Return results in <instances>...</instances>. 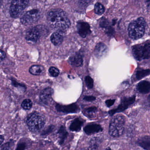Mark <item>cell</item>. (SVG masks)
Listing matches in <instances>:
<instances>
[{
	"instance_id": "1",
	"label": "cell",
	"mask_w": 150,
	"mask_h": 150,
	"mask_svg": "<svg viewBox=\"0 0 150 150\" xmlns=\"http://www.w3.org/2000/svg\"><path fill=\"white\" fill-rule=\"evenodd\" d=\"M47 20L49 25L57 31L65 32L71 25L65 12L59 8L50 10L47 14Z\"/></svg>"
},
{
	"instance_id": "2",
	"label": "cell",
	"mask_w": 150,
	"mask_h": 150,
	"mask_svg": "<svg viewBox=\"0 0 150 150\" xmlns=\"http://www.w3.org/2000/svg\"><path fill=\"white\" fill-rule=\"evenodd\" d=\"M146 22L142 17L138 18L130 23L128 34L131 39L137 40L143 36L145 31Z\"/></svg>"
},
{
	"instance_id": "3",
	"label": "cell",
	"mask_w": 150,
	"mask_h": 150,
	"mask_svg": "<svg viewBox=\"0 0 150 150\" xmlns=\"http://www.w3.org/2000/svg\"><path fill=\"white\" fill-rule=\"evenodd\" d=\"M45 123V117L37 112H34L28 115L27 124L29 129L32 132L40 131Z\"/></svg>"
},
{
	"instance_id": "4",
	"label": "cell",
	"mask_w": 150,
	"mask_h": 150,
	"mask_svg": "<svg viewBox=\"0 0 150 150\" xmlns=\"http://www.w3.org/2000/svg\"><path fill=\"white\" fill-rule=\"evenodd\" d=\"M125 118L121 115L115 116L112 118L110 123L109 133L113 137L122 136L124 132Z\"/></svg>"
},
{
	"instance_id": "5",
	"label": "cell",
	"mask_w": 150,
	"mask_h": 150,
	"mask_svg": "<svg viewBox=\"0 0 150 150\" xmlns=\"http://www.w3.org/2000/svg\"><path fill=\"white\" fill-rule=\"evenodd\" d=\"M49 33V30L44 25H38L31 28L27 32L25 38L28 42L36 43L44 36Z\"/></svg>"
},
{
	"instance_id": "6",
	"label": "cell",
	"mask_w": 150,
	"mask_h": 150,
	"mask_svg": "<svg viewBox=\"0 0 150 150\" xmlns=\"http://www.w3.org/2000/svg\"><path fill=\"white\" fill-rule=\"evenodd\" d=\"M132 54L139 61L150 58V44L138 45L132 48Z\"/></svg>"
},
{
	"instance_id": "7",
	"label": "cell",
	"mask_w": 150,
	"mask_h": 150,
	"mask_svg": "<svg viewBox=\"0 0 150 150\" xmlns=\"http://www.w3.org/2000/svg\"><path fill=\"white\" fill-rule=\"evenodd\" d=\"M30 0H12L10 7L11 17L16 18L21 15L28 4Z\"/></svg>"
},
{
	"instance_id": "8",
	"label": "cell",
	"mask_w": 150,
	"mask_h": 150,
	"mask_svg": "<svg viewBox=\"0 0 150 150\" xmlns=\"http://www.w3.org/2000/svg\"><path fill=\"white\" fill-rule=\"evenodd\" d=\"M40 13L37 9H32L26 12L21 18V22L23 25H29L36 22L40 17Z\"/></svg>"
},
{
	"instance_id": "9",
	"label": "cell",
	"mask_w": 150,
	"mask_h": 150,
	"mask_svg": "<svg viewBox=\"0 0 150 150\" xmlns=\"http://www.w3.org/2000/svg\"><path fill=\"white\" fill-rule=\"evenodd\" d=\"M136 96H133L131 97H124L121 100V103H120L117 108L110 110L109 113L110 116L113 115L116 113L122 112L128 108L131 105L133 104L135 102Z\"/></svg>"
},
{
	"instance_id": "10",
	"label": "cell",
	"mask_w": 150,
	"mask_h": 150,
	"mask_svg": "<svg viewBox=\"0 0 150 150\" xmlns=\"http://www.w3.org/2000/svg\"><path fill=\"white\" fill-rule=\"evenodd\" d=\"M54 93V90L51 88H45L40 93V99L44 104L48 105L52 100V96Z\"/></svg>"
},
{
	"instance_id": "11",
	"label": "cell",
	"mask_w": 150,
	"mask_h": 150,
	"mask_svg": "<svg viewBox=\"0 0 150 150\" xmlns=\"http://www.w3.org/2000/svg\"><path fill=\"white\" fill-rule=\"evenodd\" d=\"M77 28L78 33L83 38H85L91 33L90 27L87 23L79 21L77 23Z\"/></svg>"
},
{
	"instance_id": "12",
	"label": "cell",
	"mask_w": 150,
	"mask_h": 150,
	"mask_svg": "<svg viewBox=\"0 0 150 150\" xmlns=\"http://www.w3.org/2000/svg\"><path fill=\"white\" fill-rule=\"evenodd\" d=\"M56 109L57 111L64 113H77L79 111V108L76 104H72L67 106L61 105H56Z\"/></svg>"
},
{
	"instance_id": "13",
	"label": "cell",
	"mask_w": 150,
	"mask_h": 150,
	"mask_svg": "<svg viewBox=\"0 0 150 150\" xmlns=\"http://www.w3.org/2000/svg\"><path fill=\"white\" fill-rule=\"evenodd\" d=\"M102 128L100 125L96 124H90L88 125L84 128V131L87 135H92L101 132Z\"/></svg>"
},
{
	"instance_id": "14",
	"label": "cell",
	"mask_w": 150,
	"mask_h": 150,
	"mask_svg": "<svg viewBox=\"0 0 150 150\" xmlns=\"http://www.w3.org/2000/svg\"><path fill=\"white\" fill-rule=\"evenodd\" d=\"M108 48L103 43H99L96 46L94 50V54L98 58H100L104 57L107 54Z\"/></svg>"
},
{
	"instance_id": "15",
	"label": "cell",
	"mask_w": 150,
	"mask_h": 150,
	"mask_svg": "<svg viewBox=\"0 0 150 150\" xmlns=\"http://www.w3.org/2000/svg\"><path fill=\"white\" fill-rule=\"evenodd\" d=\"M62 31H57L51 36V41L56 46L60 45L64 41V33Z\"/></svg>"
},
{
	"instance_id": "16",
	"label": "cell",
	"mask_w": 150,
	"mask_h": 150,
	"mask_svg": "<svg viewBox=\"0 0 150 150\" xmlns=\"http://www.w3.org/2000/svg\"><path fill=\"white\" fill-rule=\"evenodd\" d=\"M69 62L71 65L78 67L82 65L83 58L80 53H76L70 58Z\"/></svg>"
},
{
	"instance_id": "17",
	"label": "cell",
	"mask_w": 150,
	"mask_h": 150,
	"mask_svg": "<svg viewBox=\"0 0 150 150\" xmlns=\"http://www.w3.org/2000/svg\"><path fill=\"white\" fill-rule=\"evenodd\" d=\"M137 89L141 93H148L150 92V82L146 81L139 82L137 86Z\"/></svg>"
},
{
	"instance_id": "18",
	"label": "cell",
	"mask_w": 150,
	"mask_h": 150,
	"mask_svg": "<svg viewBox=\"0 0 150 150\" xmlns=\"http://www.w3.org/2000/svg\"><path fill=\"white\" fill-rule=\"evenodd\" d=\"M137 144L144 149L150 150V136H145L139 139Z\"/></svg>"
},
{
	"instance_id": "19",
	"label": "cell",
	"mask_w": 150,
	"mask_h": 150,
	"mask_svg": "<svg viewBox=\"0 0 150 150\" xmlns=\"http://www.w3.org/2000/svg\"><path fill=\"white\" fill-rule=\"evenodd\" d=\"M83 124L84 122L83 120L80 118H76L72 122L69 128L72 131L79 132L81 129Z\"/></svg>"
},
{
	"instance_id": "20",
	"label": "cell",
	"mask_w": 150,
	"mask_h": 150,
	"mask_svg": "<svg viewBox=\"0 0 150 150\" xmlns=\"http://www.w3.org/2000/svg\"><path fill=\"white\" fill-rule=\"evenodd\" d=\"M45 71V68L42 66L35 65L32 66L29 69V72L34 75H40L42 74Z\"/></svg>"
},
{
	"instance_id": "21",
	"label": "cell",
	"mask_w": 150,
	"mask_h": 150,
	"mask_svg": "<svg viewBox=\"0 0 150 150\" xmlns=\"http://www.w3.org/2000/svg\"><path fill=\"white\" fill-rule=\"evenodd\" d=\"M58 134L59 137L60 139L59 143L61 144L64 142V140H65L67 137L68 133L66 130L64 126H62L59 128Z\"/></svg>"
},
{
	"instance_id": "22",
	"label": "cell",
	"mask_w": 150,
	"mask_h": 150,
	"mask_svg": "<svg viewBox=\"0 0 150 150\" xmlns=\"http://www.w3.org/2000/svg\"><path fill=\"white\" fill-rule=\"evenodd\" d=\"M150 74V69H139L136 73V78L140 80Z\"/></svg>"
},
{
	"instance_id": "23",
	"label": "cell",
	"mask_w": 150,
	"mask_h": 150,
	"mask_svg": "<svg viewBox=\"0 0 150 150\" xmlns=\"http://www.w3.org/2000/svg\"><path fill=\"white\" fill-rule=\"evenodd\" d=\"M101 143V139L99 137H93L91 139L89 144V149H97Z\"/></svg>"
},
{
	"instance_id": "24",
	"label": "cell",
	"mask_w": 150,
	"mask_h": 150,
	"mask_svg": "<svg viewBox=\"0 0 150 150\" xmlns=\"http://www.w3.org/2000/svg\"><path fill=\"white\" fill-rule=\"evenodd\" d=\"M97 111V108L95 107H91L86 108L84 110V114L89 117H93L95 116L96 113Z\"/></svg>"
},
{
	"instance_id": "25",
	"label": "cell",
	"mask_w": 150,
	"mask_h": 150,
	"mask_svg": "<svg viewBox=\"0 0 150 150\" xmlns=\"http://www.w3.org/2000/svg\"><path fill=\"white\" fill-rule=\"evenodd\" d=\"M105 8L103 6V5L101 3L97 2L95 5V13L96 14L99 15H102L105 12Z\"/></svg>"
},
{
	"instance_id": "26",
	"label": "cell",
	"mask_w": 150,
	"mask_h": 150,
	"mask_svg": "<svg viewBox=\"0 0 150 150\" xmlns=\"http://www.w3.org/2000/svg\"><path fill=\"white\" fill-rule=\"evenodd\" d=\"M22 107L24 109L29 110L32 108V102L30 99H25L21 104Z\"/></svg>"
},
{
	"instance_id": "27",
	"label": "cell",
	"mask_w": 150,
	"mask_h": 150,
	"mask_svg": "<svg viewBox=\"0 0 150 150\" xmlns=\"http://www.w3.org/2000/svg\"><path fill=\"white\" fill-rule=\"evenodd\" d=\"M86 85L88 88H92L93 87V80L92 78L89 76H86L85 79Z\"/></svg>"
},
{
	"instance_id": "28",
	"label": "cell",
	"mask_w": 150,
	"mask_h": 150,
	"mask_svg": "<svg viewBox=\"0 0 150 150\" xmlns=\"http://www.w3.org/2000/svg\"><path fill=\"white\" fill-rule=\"evenodd\" d=\"M49 73L52 77H57L59 74V71L58 69L53 67H51L49 69Z\"/></svg>"
},
{
	"instance_id": "29",
	"label": "cell",
	"mask_w": 150,
	"mask_h": 150,
	"mask_svg": "<svg viewBox=\"0 0 150 150\" xmlns=\"http://www.w3.org/2000/svg\"><path fill=\"white\" fill-rule=\"evenodd\" d=\"M100 26L101 28L106 29L109 26V22L105 18H102L100 21Z\"/></svg>"
},
{
	"instance_id": "30",
	"label": "cell",
	"mask_w": 150,
	"mask_h": 150,
	"mask_svg": "<svg viewBox=\"0 0 150 150\" xmlns=\"http://www.w3.org/2000/svg\"><path fill=\"white\" fill-rule=\"evenodd\" d=\"M14 145V142L13 141H10V142L6 143L5 144L3 145L1 147V150H10L12 149Z\"/></svg>"
},
{
	"instance_id": "31",
	"label": "cell",
	"mask_w": 150,
	"mask_h": 150,
	"mask_svg": "<svg viewBox=\"0 0 150 150\" xmlns=\"http://www.w3.org/2000/svg\"><path fill=\"white\" fill-rule=\"evenodd\" d=\"M27 147V143L26 142L22 141L21 142H20L18 144L16 150H24V149H26Z\"/></svg>"
},
{
	"instance_id": "32",
	"label": "cell",
	"mask_w": 150,
	"mask_h": 150,
	"mask_svg": "<svg viewBox=\"0 0 150 150\" xmlns=\"http://www.w3.org/2000/svg\"><path fill=\"white\" fill-rule=\"evenodd\" d=\"M115 100L110 99V100H107L105 102V103H106L107 107L110 108L111 106H113V104L115 103Z\"/></svg>"
},
{
	"instance_id": "33",
	"label": "cell",
	"mask_w": 150,
	"mask_h": 150,
	"mask_svg": "<svg viewBox=\"0 0 150 150\" xmlns=\"http://www.w3.org/2000/svg\"><path fill=\"white\" fill-rule=\"evenodd\" d=\"M92 0H79V2L81 6H86L90 3Z\"/></svg>"
},
{
	"instance_id": "34",
	"label": "cell",
	"mask_w": 150,
	"mask_h": 150,
	"mask_svg": "<svg viewBox=\"0 0 150 150\" xmlns=\"http://www.w3.org/2000/svg\"><path fill=\"white\" fill-rule=\"evenodd\" d=\"M84 100L86 101L92 102L96 100V97L93 96H85Z\"/></svg>"
},
{
	"instance_id": "35",
	"label": "cell",
	"mask_w": 150,
	"mask_h": 150,
	"mask_svg": "<svg viewBox=\"0 0 150 150\" xmlns=\"http://www.w3.org/2000/svg\"><path fill=\"white\" fill-rule=\"evenodd\" d=\"M6 53L4 52L2 50H1V60L2 61L6 58Z\"/></svg>"
},
{
	"instance_id": "36",
	"label": "cell",
	"mask_w": 150,
	"mask_h": 150,
	"mask_svg": "<svg viewBox=\"0 0 150 150\" xmlns=\"http://www.w3.org/2000/svg\"><path fill=\"white\" fill-rule=\"evenodd\" d=\"M4 139V137H3V136L1 135V138H0V144H1V145L2 143H3Z\"/></svg>"
},
{
	"instance_id": "37",
	"label": "cell",
	"mask_w": 150,
	"mask_h": 150,
	"mask_svg": "<svg viewBox=\"0 0 150 150\" xmlns=\"http://www.w3.org/2000/svg\"><path fill=\"white\" fill-rule=\"evenodd\" d=\"M148 101L150 102V95H149V96H148V98H147Z\"/></svg>"
}]
</instances>
